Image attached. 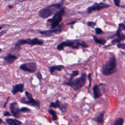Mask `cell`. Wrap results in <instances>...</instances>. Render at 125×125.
<instances>
[{
  "label": "cell",
  "mask_w": 125,
  "mask_h": 125,
  "mask_svg": "<svg viewBox=\"0 0 125 125\" xmlns=\"http://www.w3.org/2000/svg\"><path fill=\"white\" fill-rule=\"evenodd\" d=\"M79 72V71L78 70H74L72 71L71 74H70V78H69V79H68V81H71L73 79V78H74L75 77H76V76H77V75H78Z\"/></svg>",
  "instance_id": "obj_24"
},
{
  "label": "cell",
  "mask_w": 125,
  "mask_h": 125,
  "mask_svg": "<svg viewBox=\"0 0 125 125\" xmlns=\"http://www.w3.org/2000/svg\"><path fill=\"white\" fill-rule=\"evenodd\" d=\"M87 24L88 26L92 27V28H94V27L96 25V23L93 21H88L87 23Z\"/></svg>",
  "instance_id": "obj_26"
},
{
  "label": "cell",
  "mask_w": 125,
  "mask_h": 125,
  "mask_svg": "<svg viewBox=\"0 0 125 125\" xmlns=\"http://www.w3.org/2000/svg\"><path fill=\"white\" fill-rule=\"evenodd\" d=\"M119 28L121 30H125V25L124 23H120L119 24Z\"/></svg>",
  "instance_id": "obj_32"
},
{
  "label": "cell",
  "mask_w": 125,
  "mask_h": 125,
  "mask_svg": "<svg viewBox=\"0 0 125 125\" xmlns=\"http://www.w3.org/2000/svg\"><path fill=\"white\" fill-rule=\"evenodd\" d=\"M8 125H21L22 122L20 120L13 118H7L5 119Z\"/></svg>",
  "instance_id": "obj_17"
},
{
  "label": "cell",
  "mask_w": 125,
  "mask_h": 125,
  "mask_svg": "<svg viewBox=\"0 0 125 125\" xmlns=\"http://www.w3.org/2000/svg\"><path fill=\"white\" fill-rule=\"evenodd\" d=\"M120 42H121V40L117 38V39H114L113 40H112L111 41V43L112 44H114L116 43H120Z\"/></svg>",
  "instance_id": "obj_30"
},
{
  "label": "cell",
  "mask_w": 125,
  "mask_h": 125,
  "mask_svg": "<svg viewBox=\"0 0 125 125\" xmlns=\"http://www.w3.org/2000/svg\"><path fill=\"white\" fill-rule=\"evenodd\" d=\"M79 46L83 48H87L88 45L85 42L80 40H67L59 44L57 46V49L59 50H62L65 47H69L72 49H78Z\"/></svg>",
  "instance_id": "obj_2"
},
{
  "label": "cell",
  "mask_w": 125,
  "mask_h": 125,
  "mask_svg": "<svg viewBox=\"0 0 125 125\" xmlns=\"http://www.w3.org/2000/svg\"><path fill=\"white\" fill-rule=\"evenodd\" d=\"M20 109L19 105L17 102H12L10 104L9 109L10 110L11 114L16 118H19L21 117Z\"/></svg>",
  "instance_id": "obj_9"
},
{
  "label": "cell",
  "mask_w": 125,
  "mask_h": 125,
  "mask_svg": "<svg viewBox=\"0 0 125 125\" xmlns=\"http://www.w3.org/2000/svg\"><path fill=\"white\" fill-rule=\"evenodd\" d=\"M28 41V44H30L31 45H42L43 43V41L38 39V38H33V39H27Z\"/></svg>",
  "instance_id": "obj_15"
},
{
  "label": "cell",
  "mask_w": 125,
  "mask_h": 125,
  "mask_svg": "<svg viewBox=\"0 0 125 125\" xmlns=\"http://www.w3.org/2000/svg\"><path fill=\"white\" fill-rule=\"evenodd\" d=\"M64 68V66L63 65L60 64V65H54V66H49L48 67V69H49L50 73L51 74H53L55 70L61 71Z\"/></svg>",
  "instance_id": "obj_18"
},
{
  "label": "cell",
  "mask_w": 125,
  "mask_h": 125,
  "mask_svg": "<svg viewBox=\"0 0 125 125\" xmlns=\"http://www.w3.org/2000/svg\"><path fill=\"white\" fill-rule=\"evenodd\" d=\"M12 115L11 114L7 111H4V112L3 113V116H6V117H8V116H11Z\"/></svg>",
  "instance_id": "obj_34"
},
{
  "label": "cell",
  "mask_w": 125,
  "mask_h": 125,
  "mask_svg": "<svg viewBox=\"0 0 125 125\" xmlns=\"http://www.w3.org/2000/svg\"><path fill=\"white\" fill-rule=\"evenodd\" d=\"M102 32H103V31H102V29L101 28L97 27V28H96L95 29V33H96V34H97V35L98 34H100Z\"/></svg>",
  "instance_id": "obj_31"
},
{
  "label": "cell",
  "mask_w": 125,
  "mask_h": 125,
  "mask_svg": "<svg viewBox=\"0 0 125 125\" xmlns=\"http://www.w3.org/2000/svg\"><path fill=\"white\" fill-rule=\"evenodd\" d=\"M18 57L16 55H12L11 53H8L4 58L3 61L5 64H12L13 63Z\"/></svg>",
  "instance_id": "obj_13"
},
{
  "label": "cell",
  "mask_w": 125,
  "mask_h": 125,
  "mask_svg": "<svg viewBox=\"0 0 125 125\" xmlns=\"http://www.w3.org/2000/svg\"><path fill=\"white\" fill-rule=\"evenodd\" d=\"M93 38H94V40L95 42L98 43V44H104L106 42V40H104V39H99L95 36H93Z\"/></svg>",
  "instance_id": "obj_22"
},
{
  "label": "cell",
  "mask_w": 125,
  "mask_h": 125,
  "mask_svg": "<svg viewBox=\"0 0 125 125\" xmlns=\"http://www.w3.org/2000/svg\"><path fill=\"white\" fill-rule=\"evenodd\" d=\"M110 6V5L106 4V3H103V2L95 3L92 6L88 7L87 11L88 13H91L93 11H96V10L99 11L102 9H104L105 8H107Z\"/></svg>",
  "instance_id": "obj_10"
},
{
  "label": "cell",
  "mask_w": 125,
  "mask_h": 125,
  "mask_svg": "<svg viewBox=\"0 0 125 125\" xmlns=\"http://www.w3.org/2000/svg\"><path fill=\"white\" fill-rule=\"evenodd\" d=\"M2 123H3V120L1 118H0V124H1Z\"/></svg>",
  "instance_id": "obj_38"
},
{
  "label": "cell",
  "mask_w": 125,
  "mask_h": 125,
  "mask_svg": "<svg viewBox=\"0 0 125 125\" xmlns=\"http://www.w3.org/2000/svg\"><path fill=\"white\" fill-rule=\"evenodd\" d=\"M114 2L115 5L119 7L120 6V0H114Z\"/></svg>",
  "instance_id": "obj_35"
},
{
  "label": "cell",
  "mask_w": 125,
  "mask_h": 125,
  "mask_svg": "<svg viewBox=\"0 0 125 125\" xmlns=\"http://www.w3.org/2000/svg\"><path fill=\"white\" fill-rule=\"evenodd\" d=\"M87 78L89 80V87H90L91 85V81H92V78H91V74L90 73H88L87 75Z\"/></svg>",
  "instance_id": "obj_28"
},
{
  "label": "cell",
  "mask_w": 125,
  "mask_h": 125,
  "mask_svg": "<svg viewBox=\"0 0 125 125\" xmlns=\"http://www.w3.org/2000/svg\"><path fill=\"white\" fill-rule=\"evenodd\" d=\"M104 114H105V111H103L96 117V120L98 123H102L103 122Z\"/></svg>",
  "instance_id": "obj_20"
},
{
  "label": "cell",
  "mask_w": 125,
  "mask_h": 125,
  "mask_svg": "<svg viewBox=\"0 0 125 125\" xmlns=\"http://www.w3.org/2000/svg\"><path fill=\"white\" fill-rule=\"evenodd\" d=\"M48 111L49 113L52 115V120H53V121L57 120L58 116L57 115V112L55 111H54L51 109H48Z\"/></svg>",
  "instance_id": "obj_21"
},
{
  "label": "cell",
  "mask_w": 125,
  "mask_h": 125,
  "mask_svg": "<svg viewBox=\"0 0 125 125\" xmlns=\"http://www.w3.org/2000/svg\"><path fill=\"white\" fill-rule=\"evenodd\" d=\"M62 24H61L59 27H57L54 29L50 30L40 31V33L44 37H50L52 36L53 34H59L62 32Z\"/></svg>",
  "instance_id": "obj_11"
},
{
  "label": "cell",
  "mask_w": 125,
  "mask_h": 125,
  "mask_svg": "<svg viewBox=\"0 0 125 125\" xmlns=\"http://www.w3.org/2000/svg\"><path fill=\"white\" fill-rule=\"evenodd\" d=\"M61 7V4L59 3L52 4L41 9L38 12V15L43 19H46L56 13Z\"/></svg>",
  "instance_id": "obj_4"
},
{
  "label": "cell",
  "mask_w": 125,
  "mask_h": 125,
  "mask_svg": "<svg viewBox=\"0 0 125 125\" xmlns=\"http://www.w3.org/2000/svg\"><path fill=\"white\" fill-rule=\"evenodd\" d=\"M8 7L9 8H13V6H11V5H8Z\"/></svg>",
  "instance_id": "obj_39"
},
{
  "label": "cell",
  "mask_w": 125,
  "mask_h": 125,
  "mask_svg": "<svg viewBox=\"0 0 125 125\" xmlns=\"http://www.w3.org/2000/svg\"><path fill=\"white\" fill-rule=\"evenodd\" d=\"M21 70L28 73H34L37 69V63L35 62H28L21 64L20 66Z\"/></svg>",
  "instance_id": "obj_7"
},
{
  "label": "cell",
  "mask_w": 125,
  "mask_h": 125,
  "mask_svg": "<svg viewBox=\"0 0 125 125\" xmlns=\"http://www.w3.org/2000/svg\"><path fill=\"white\" fill-rule=\"evenodd\" d=\"M24 90V84L23 83H20L16 84L13 86L11 90V92L13 95L16 94L18 92L22 93Z\"/></svg>",
  "instance_id": "obj_14"
},
{
  "label": "cell",
  "mask_w": 125,
  "mask_h": 125,
  "mask_svg": "<svg viewBox=\"0 0 125 125\" xmlns=\"http://www.w3.org/2000/svg\"><path fill=\"white\" fill-rule=\"evenodd\" d=\"M10 96H8L7 98V99H6V101L5 102V103H4V104H3V108H5L6 107V105H7V103H8V102H9V99H10Z\"/></svg>",
  "instance_id": "obj_33"
},
{
  "label": "cell",
  "mask_w": 125,
  "mask_h": 125,
  "mask_svg": "<svg viewBox=\"0 0 125 125\" xmlns=\"http://www.w3.org/2000/svg\"><path fill=\"white\" fill-rule=\"evenodd\" d=\"M124 119L122 118H118L114 122L113 125H123Z\"/></svg>",
  "instance_id": "obj_23"
},
{
  "label": "cell",
  "mask_w": 125,
  "mask_h": 125,
  "mask_svg": "<svg viewBox=\"0 0 125 125\" xmlns=\"http://www.w3.org/2000/svg\"><path fill=\"white\" fill-rule=\"evenodd\" d=\"M93 92L94 99H97L105 92V90L104 89H102L99 84H95L93 87Z\"/></svg>",
  "instance_id": "obj_12"
},
{
  "label": "cell",
  "mask_w": 125,
  "mask_h": 125,
  "mask_svg": "<svg viewBox=\"0 0 125 125\" xmlns=\"http://www.w3.org/2000/svg\"><path fill=\"white\" fill-rule=\"evenodd\" d=\"M25 95L26 97L28 99V101L25 100L24 97H22L21 100V102L22 104H24L32 106H33L37 109L40 108V103L37 100H35L32 96V95L29 92L26 91L25 92Z\"/></svg>",
  "instance_id": "obj_6"
},
{
  "label": "cell",
  "mask_w": 125,
  "mask_h": 125,
  "mask_svg": "<svg viewBox=\"0 0 125 125\" xmlns=\"http://www.w3.org/2000/svg\"><path fill=\"white\" fill-rule=\"evenodd\" d=\"M64 13L65 10L64 8H62L59 10V11L54 14L52 18L49 19L47 20V22L50 23V27L51 29H54L59 25Z\"/></svg>",
  "instance_id": "obj_5"
},
{
  "label": "cell",
  "mask_w": 125,
  "mask_h": 125,
  "mask_svg": "<svg viewBox=\"0 0 125 125\" xmlns=\"http://www.w3.org/2000/svg\"><path fill=\"white\" fill-rule=\"evenodd\" d=\"M28 44V41L27 39L24 40V39H21L18 40L15 43V47L14 48L15 49L20 50L21 49V45Z\"/></svg>",
  "instance_id": "obj_16"
},
{
  "label": "cell",
  "mask_w": 125,
  "mask_h": 125,
  "mask_svg": "<svg viewBox=\"0 0 125 125\" xmlns=\"http://www.w3.org/2000/svg\"><path fill=\"white\" fill-rule=\"evenodd\" d=\"M1 51H2V49L0 48V52H1Z\"/></svg>",
  "instance_id": "obj_41"
},
{
  "label": "cell",
  "mask_w": 125,
  "mask_h": 125,
  "mask_svg": "<svg viewBox=\"0 0 125 125\" xmlns=\"http://www.w3.org/2000/svg\"><path fill=\"white\" fill-rule=\"evenodd\" d=\"M2 28V26H0V30Z\"/></svg>",
  "instance_id": "obj_40"
},
{
  "label": "cell",
  "mask_w": 125,
  "mask_h": 125,
  "mask_svg": "<svg viewBox=\"0 0 125 125\" xmlns=\"http://www.w3.org/2000/svg\"><path fill=\"white\" fill-rule=\"evenodd\" d=\"M117 46L118 48H121L123 49H125V43H118L117 44Z\"/></svg>",
  "instance_id": "obj_29"
},
{
  "label": "cell",
  "mask_w": 125,
  "mask_h": 125,
  "mask_svg": "<svg viewBox=\"0 0 125 125\" xmlns=\"http://www.w3.org/2000/svg\"><path fill=\"white\" fill-rule=\"evenodd\" d=\"M122 30H121L119 28L117 30V32H116V33L115 35L113 37H115V36H117L118 37V38L119 39L121 40V41H124L125 40V35H124V34L122 33Z\"/></svg>",
  "instance_id": "obj_19"
},
{
  "label": "cell",
  "mask_w": 125,
  "mask_h": 125,
  "mask_svg": "<svg viewBox=\"0 0 125 125\" xmlns=\"http://www.w3.org/2000/svg\"><path fill=\"white\" fill-rule=\"evenodd\" d=\"M36 75L37 78L39 79V80L40 81V82L41 83V80H42V74H41V73L40 71L36 73Z\"/></svg>",
  "instance_id": "obj_27"
},
{
  "label": "cell",
  "mask_w": 125,
  "mask_h": 125,
  "mask_svg": "<svg viewBox=\"0 0 125 125\" xmlns=\"http://www.w3.org/2000/svg\"><path fill=\"white\" fill-rule=\"evenodd\" d=\"M67 105L68 104L67 103H63L59 100H57L55 102H52L50 103L49 107L59 108L62 112L65 113L66 111Z\"/></svg>",
  "instance_id": "obj_8"
},
{
  "label": "cell",
  "mask_w": 125,
  "mask_h": 125,
  "mask_svg": "<svg viewBox=\"0 0 125 125\" xmlns=\"http://www.w3.org/2000/svg\"><path fill=\"white\" fill-rule=\"evenodd\" d=\"M75 22H76V21H72V22H69V23H68V24H73L75 23Z\"/></svg>",
  "instance_id": "obj_37"
},
{
  "label": "cell",
  "mask_w": 125,
  "mask_h": 125,
  "mask_svg": "<svg viewBox=\"0 0 125 125\" xmlns=\"http://www.w3.org/2000/svg\"><path fill=\"white\" fill-rule=\"evenodd\" d=\"M117 59L114 55L110 56L107 61L103 64L101 67L103 75L108 76L115 73L117 71Z\"/></svg>",
  "instance_id": "obj_1"
},
{
  "label": "cell",
  "mask_w": 125,
  "mask_h": 125,
  "mask_svg": "<svg viewBox=\"0 0 125 125\" xmlns=\"http://www.w3.org/2000/svg\"><path fill=\"white\" fill-rule=\"evenodd\" d=\"M20 112H29V111H30L31 110H30V109H29L27 107H22L20 109Z\"/></svg>",
  "instance_id": "obj_25"
},
{
  "label": "cell",
  "mask_w": 125,
  "mask_h": 125,
  "mask_svg": "<svg viewBox=\"0 0 125 125\" xmlns=\"http://www.w3.org/2000/svg\"><path fill=\"white\" fill-rule=\"evenodd\" d=\"M86 81V75L85 73H82L81 76L70 81L62 83V84L69 86L72 88L74 90H78L82 88L85 83Z\"/></svg>",
  "instance_id": "obj_3"
},
{
  "label": "cell",
  "mask_w": 125,
  "mask_h": 125,
  "mask_svg": "<svg viewBox=\"0 0 125 125\" xmlns=\"http://www.w3.org/2000/svg\"><path fill=\"white\" fill-rule=\"evenodd\" d=\"M5 32H6V31H5V30H4V31H2V32H0V36H2V35H3Z\"/></svg>",
  "instance_id": "obj_36"
}]
</instances>
